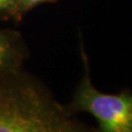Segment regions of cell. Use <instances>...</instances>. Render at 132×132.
I'll use <instances>...</instances> for the list:
<instances>
[{
  "mask_svg": "<svg viewBox=\"0 0 132 132\" xmlns=\"http://www.w3.org/2000/svg\"><path fill=\"white\" fill-rule=\"evenodd\" d=\"M0 132H98L38 85L0 81Z\"/></svg>",
  "mask_w": 132,
  "mask_h": 132,
  "instance_id": "1",
  "label": "cell"
},
{
  "mask_svg": "<svg viewBox=\"0 0 132 132\" xmlns=\"http://www.w3.org/2000/svg\"><path fill=\"white\" fill-rule=\"evenodd\" d=\"M46 0H21L20 1V7L23 9H28L34 5H37L41 2H44Z\"/></svg>",
  "mask_w": 132,
  "mask_h": 132,
  "instance_id": "4",
  "label": "cell"
},
{
  "mask_svg": "<svg viewBox=\"0 0 132 132\" xmlns=\"http://www.w3.org/2000/svg\"><path fill=\"white\" fill-rule=\"evenodd\" d=\"M21 0H0V10L7 9L14 6L16 3H20Z\"/></svg>",
  "mask_w": 132,
  "mask_h": 132,
  "instance_id": "5",
  "label": "cell"
},
{
  "mask_svg": "<svg viewBox=\"0 0 132 132\" xmlns=\"http://www.w3.org/2000/svg\"><path fill=\"white\" fill-rule=\"evenodd\" d=\"M85 73L72 102L67 108L72 113L85 112L99 123L98 132H132V94H106L95 88L90 80L87 59L84 56Z\"/></svg>",
  "mask_w": 132,
  "mask_h": 132,
  "instance_id": "2",
  "label": "cell"
},
{
  "mask_svg": "<svg viewBox=\"0 0 132 132\" xmlns=\"http://www.w3.org/2000/svg\"><path fill=\"white\" fill-rule=\"evenodd\" d=\"M15 56L14 48L9 39L0 33V70L9 68Z\"/></svg>",
  "mask_w": 132,
  "mask_h": 132,
  "instance_id": "3",
  "label": "cell"
}]
</instances>
